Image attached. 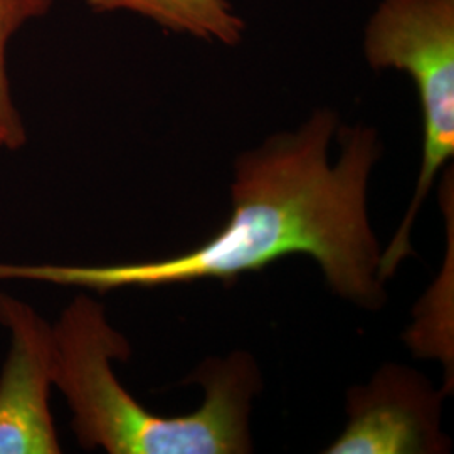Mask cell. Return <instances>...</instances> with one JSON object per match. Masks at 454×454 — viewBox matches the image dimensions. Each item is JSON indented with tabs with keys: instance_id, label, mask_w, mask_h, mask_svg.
Here are the masks:
<instances>
[{
	"instance_id": "cell-1",
	"label": "cell",
	"mask_w": 454,
	"mask_h": 454,
	"mask_svg": "<svg viewBox=\"0 0 454 454\" xmlns=\"http://www.w3.org/2000/svg\"><path fill=\"white\" fill-rule=\"evenodd\" d=\"M337 129L332 112H317L293 133H279L243 153L234 167L231 217L207 243L159 261L80 266L0 262V281L27 279L106 293L159 288L256 273L290 254H309L328 286L364 309L384 300L380 247L367 189L380 145L371 129H343L341 155L330 165Z\"/></svg>"
},
{
	"instance_id": "cell-2",
	"label": "cell",
	"mask_w": 454,
	"mask_h": 454,
	"mask_svg": "<svg viewBox=\"0 0 454 454\" xmlns=\"http://www.w3.org/2000/svg\"><path fill=\"white\" fill-rule=\"evenodd\" d=\"M52 335V386L73 411V429L82 448L110 454L253 451L249 411L261 379L249 354L207 360L192 377L204 387V404L191 414L165 418L142 406L116 379L112 362L130 357V345L93 298L76 296Z\"/></svg>"
},
{
	"instance_id": "cell-3",
	"label": "cell",
	"mask_w": 454,
	"mask_h": 454,
	"mask_svg": "<svg viewBox=\"0 0 454 454\" xmlns=\"http://www.w3.org/2000/svg\"><path fill=\"white\" fill-rule=\"evenodd\" d=\"M365 58L416 82L424 142L419 180L397 234L380 256L386 281L412 254L411 229L439 170L454 155V0H384L365 31Z\"/></svg>"
},
{
	"instance_id": "cell-4",
	"label": "cell",
	"mask_w": 454,
	"mask_h": 454,
	"mask_svg": "<svg viewBox=\"0 0 454 454\" xmlns=\"http://www.w3.org/2000/svg\"><path fill=\"white\" fill-rule=\"evenodd\" d=\"M421 373L384 365L369 386L348 392V424L328 454H438L450 451L441 433V403Z\"/></svg>"
},
{
	"instance_id": "cell-5",
	"label": "cell",
	"mask_w": 454,
	"mask_h": 454,
	"mask_svg": "<svg viewBox=\"0 0 454 454\" xmlns=\"http://www.w3.org/2000/svg\"><path fill=\"white\" fill-rule=\"evenodd\" d=\"M0 325L11 348L0 373V454H58L49 409L54 369L52 326L35 309L0 292Z\"/></svg>"
},
{
	"instance_id": "cell-6",
	"label": "cell",
	"mask_w": 454,
	"mask_h": 454,
	"mask_svg": "<svg viewBox=\"0 0 454 454\" xmlns=\"http://www.w3.org/2000/svg\"><path fill=\"white\" fill-rule=\"evenodd\" d=\"M98 12L127 11L146 17L174 33H185L224 44L241 39L244 22L227 0H86Z\"/></svg>"
},
{
	"instance_id": "cell-7",
	"label": "cell",
	"mask_w": 454,
	"mask_h": 454,
	"mask_svg": "<svg viewBox=\"0 0 454 454\" xmlns=\"http://www.w3.org/2000/svg\"><path fill=\"white\" fill-rule=\"evenodd\" d=\"M52 5L54 0H0V130L7 133L12 150L26 144L27 133L11 91L7 48L26 24L46 16Z\"/></svg>"
},
{
	"instance_id": "cell-8",
	"label": "cell",
	"mask_w": 454,
	"mask_h": 454,
	"mask_svg": "<svg viewBox=\"0 0 454 454\" xmlns=\"http://www.w3.org/2000/svg\"><path fill=\"white\" fill-rule=\"evenodd\" d=\"M0 148H9V150H12V148H11V140H9L7 133L4 130H0Z\"/></svg>"
}]
</instances>
